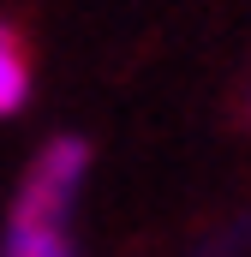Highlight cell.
<instances>
[{
	"mask_svg": "<svg viewBox=\"0 0 251 257\" xmlns=\"http://www.w3.org/2000/svg\"><path fill=\"white\" fill-rule=\"evenodd\" d=\"M84 168H90V144L84 138H54L24 186L12 197V215H6V239H0V257H78L72 245V197L84 186Z\"/></svg>",
	"mask_w": 251,
	"mask_h": 257,
	"instance_id": "6da1fadb",
	"label": "cell"
},
{
	"mask_svg": "<svg viewBox=\"0 0 251 257\" xmlns=\"http://www.w3.org/2000/svg\"><path fill=\"white\" fill-rule=\"evenodd\" d=\"M24 96H30V42L12 24H0V114H18Z\"/></svg>",
	"mask_w": 251,
	"mask_h": 257,
	"instance_id": "7a4b0ae2",
	"label": "cell"
}]
</instances>
